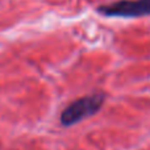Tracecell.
<instances>
[{"instance_id":"2","label":"cell","mask_w":150,"mask_h":150,"mask_svg":"<svg viewBox=\"0 0 150 150\" xmlns=\"http://www.w3.org/2000/svg\"><path fill=\"white\" fill-rule=\"evenodd\" d=\"M98 12L107 17L136 18L150 15V0H119L100 5Z\"/></svg>"},{"instance_id":"1","label":"cell","mask_w":150,"mask_h":150,"mask_svg":"<svg viewBox=\"0 0 150 150\" xmlns=\"http://www.w3.org/2000/svg\"><path fill=\"white\" fill-rule=\"evenodd\" d=\"M104 100H105V95L103 92H96L92 95L79 98L78 100L69 104L62 111L59 116L61 124L63 127H73L78 122L93 116L100 111Z\"/></svg>"}]
</instances>
